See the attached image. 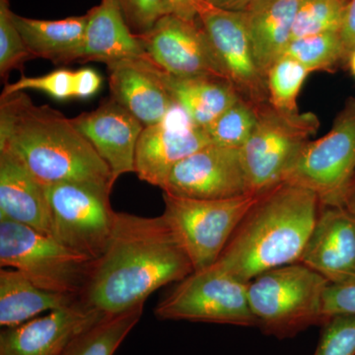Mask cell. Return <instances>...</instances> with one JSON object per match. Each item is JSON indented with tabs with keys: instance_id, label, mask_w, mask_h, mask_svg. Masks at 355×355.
Here are the masks:
<instances>
[{
	"instance_id": "obj_1",
	"label": "cell",
	"mask_w": 355,
	"mask_h": 355,
	"mask_svg": "<svg viewBox=\"0 0 355 355\" xmlns=\"http://www.w3.org/2000/svg\"><path fill=\"white\" fill-rule=\"evenodd\" d=\"M193 272L164 216L116 212L108 247L95 261L80 300L104 316L121 314L144 306L159 288Z\"/></svg>"
},
{
	"instance_id": "obj_2",
	"label": "cell",
	"mask_w": 355,
	"mask_h": 355,
	"mask_svg": "<svg viewBox=\"0 0 355 355\" xmlns=\"http://www.w3.org/2000/svg\"><path fill=\"white\" fill-rule=\"evenodd\" d=\"M0 150L15 156L40 182L79 183L111 193V168L71 119L25 92L0 96Z\"/></svg>"
},
{
	"instance_id": "obj_3",
	"label": "cell",
	"mask_w": 355,
	"mask_h": 355,
	"mask_svg": "<svg viewBox=\"0 0 355 355\" xmlns=\"http://www.w3.org/2000/svg\"><path fill=\"white\" fill-rule=\"evenodd\" d=\"M321 203L314 191L284 182L259 196L216 263L244 282L300 261Z\"/></svg>"
},
{
	"instance_id": "obj_4",
	"label": "cell",
	"mask_w": 355,
	"mask_h": 355,
	"mask_svg": "<svg viewBox=\"0 0 355 355\" xmlns=\"http://www.w3.org/2000/svg\"><path fill=\"white\" fill-rule=\"evenodd\" d=\"M329 284L300 261L261 273L248 282V300L256 327L282 340L323 324L324 293Z\"/></svg>"
},
{
	"instance_id": "obj_5",
	"label": "cell",
	"mask_w": 355,
	"mask_h": 355,
	"mask_svg": "<svg viewBox=\"0 0 355 355\" xmlns=\"http://www.w3.org/2000/svg\"><path fill=\"white\" fill-rule=\"evenodd\" d=\"M94 263L51 235L0 219V266L18 270L41 288L80 297Z\"/></svg>"
},
{
	"instance_id": "obj_6",
	"label": "cell",
	"mask_w": 355,
	"mask_h": 355,
	"mask_svg": "<svg viewBox=\"0 0 355 355\" xmlns=\"http://www.w3.org/2000/svg\"><path fill=\"white\" fill-rule=\"evenodd\" d=\"M257 121L241 151L250 191L260 196L286 181L320 121L312 113H287L256 104Z\"/></svg>"
},
{
	"instance_id": "obj_7",
	"label": "cell",
	"mask_w": 355,
	"mask_h": 355,
	"mask_svg": "<svg viewBox=\"0 0 355 355\" xmlns=\"http://www.w3.org/2000/svg\"><path fill=\"white\" fill-rule=\"evenodd\" d=\"M162 321L256 327L248 300V284L218 263L193 270L178 282L154 310Z\"/></svg>"
},
{
	"instance_id": "obj_8",
	"label": "cell",
	"mask_w": 355,
	"mask_h": 355,
	"mask_svg": "<svg viewBox=\"0 0 355 355\" xmlns=\"http://www.w3.org/2000/svg\"><path fill=\"white\" fill-rule=\"evenodd\" d=\"M163 198L165 209L162 216L190 258L193 270H200L218 261L259 196L198 200L163 191Z\"/></svg>"
},
{
	"instance_id": "obj_9",
	"label": "cell",
	"mask_w": 355,
	"mask_h": 355,
	"mask_svg": "<svg viewBox=\"0 0 355 355\" xmlns=\"http://www.w3.org/2000/svg\"><path fill=\"white\" fill-rule=\"evenodd\" d=\"M354 175L355 97H350L330 132L308 142L286 182L314 191L323 207H343Z\"/></svg>"
},
{
	"instance_id": "obj_10",
	"label": "cell",
	"mask_w": 355,
	"mask_h": 355,
	"mask_svg": "<svg viewBox=\"0 0 355 355\" xmlns=\"http://www.w3.org/2000/svg\"><path fill=\"white\" fill-rule=\"evenodd\" d=\"M110 193L85 184L48 186L51 236L90 260L101 258L111 240L116 219Z\"/></svg>"
},
{
	"instance_id": "obj_11",
	"label": "cell",
	"mask_w": 355,
	"mask_h": 355,
	"mask_svg": "<svg viewBox=\"0 0 355 355\" xmlns=\"http://www.w3.org/2000/svg\"><path fill=\"white\" fill-rule=\"evenodd\" d=\"M139 37L149 60L168 74L227 80L198 18L187 20L167 14Z\"/></svg>"
},
{
	"instance_id": "obj_12",
	"label": "cell",
	"mask_w": 355,
	"mask_h": 355,
	"mask_svg": "<svg viewBox=\"0 0 355 355\" xmlns=\"http://www.w3.org/2000/svg\"><path fill=\"white\" fill-rule=\"evenodd\" d=\"M198 19L229 83L248 101L268 102L266 79L254 58L246 13L218 8L205 0L198 7Z\"/></svg>"
},
{
	"instance_id": "obj_13",
	"label": "cell",
	"mask_w": 355,
	"mask_h": 355,
	"mask_svg": "<svg viewBox=\"0 0 355 355\" xmlns=\"http://www.w3.org/2000/svg\"><path fill=\"white\" fill-rule=\"evenodd\" d=\"M164 193L198 200H226L250 191L241 151L209 144L175 166L163 184Z\"/></svg>"
},
{
	"instance_id": "obj_14",
	"label": "cell",
	"mask_w": 355,
	"mask_h": 355,
	"mask_svg": "<svg viewBox=\"0 0 355 355\" xmlns=\"http://www.w3.org/2000/svg\"><path fill=\"white\" fill-rule=\"evenodd\" d=\"M79 299L0 333V355H60L89 328L104 318Z\"/></svg>"
},
{
	"instance_id": "obj_15",
	"label": "cell",
	"mask_w": 355,
	"mask_h": 355,
	"mask_svg": "<svg viewBox=\"0 0 355 355\" xmlns=\"http://www.w3.org/2000/svg\"><path fill=\"white\" fill-rule=\"evenodd\" d=\"M300 263L330 284L355 279V214L343 205H321Z\"/></svg>"
},
{
	"instance_id": "obj_16",
	"label": "cell",
	"mask_w": 355,
	"mask_h": 355,
	"mask_svg": "<svg viewBox=\"0 0 355 355\" xmlns=\"http://www.w3.org/2000/svg\"><path fill=\"white\" fill-rule=\"evenodd\" d=\"M111 168L114 179L135 173V150L146 125L111 97L94 111L71 119Z\"/></svg>"
},
{
	"instance_id": "obj_17",
	"label": "cell",
	"mask_w": 355,
	"mask_h": 355,
	"mask_svg": "<svg viewBox=\"0 0 355 355\" xmlns=\"http://www.w3.org/2000/svg\"><path fill=\"white\" fill-rule=\"evenodd\" d=\"M111 98L146 127L167 120L177 108L162 78V69L147 58H130L107 65Z\"/></svg>"
},
{
	"instance_id": "obj_18",
	"label": "cell",
	"mask_w": 355,
	"mask_h": 355,
	"mask_svg": "<svg viewBox=\"0 0 355 355\" xmlns=\"http://www.w3.org/2000/svg\"><path fill=\"white\" fill-rule=\"evenodd\" d=\"M166 121L144 128L135 150V174L141 181L159 188L178 163L212 144L207 132L191 121L171 125Z\"/></svg>"
},
{
	"instance_id": "obj_19",
	"label": "cell",
	"mask_w": 355,
	"mask_h": 355,
	"mask_svg": "<svg viewBox=\"0 0 355 355\" xmlns=\"http://www.w3.org/2000/svg\"><path fill=\"white\" fill-rule=\"evenodd\" d=\"M0 219L51 235L48 186L12 154L0 150Z\"/></svg>"
},
{
	"instance_id": "obj_20",
	"label": "cell",
	"mask_w": 355,
	"mask_h": 355,
	"mask_svg": "<svg viewBox=\"0 0 355 355\" xmlns=\"http://www.w3.org/2000/svg\"><path fill=\"white\" fill-rule=\"evenodd\" d=\"M87 14L79 62H98L108 65L130 58H148L139 35L128 25L116 0H101L99 6Z\"/></svg>"
},
{
	"instance_id": "obj_21",
	"label": "cell",
	"mask_w": 355,
	"mask_h": 355,
	"mask_svg": "<svg viewBox=\"0 0 355 355\" xmlns=\"http://www.w3.org/2000/svg\"><path fill=\"white\" fill-rule=\"evenodd\" d=\"M14 22L33 58L69 64L80 60L88 14L60 20H40L13 14Z\"/></svg>"
},
{
	"instance_id": "obj_22",
	"label": "cell",
	"mask_w": 355,
	"mask_h": 355,
	"mask_svg": "<svg viewBox=\"0 0 355 355\" xmlns=\"http://www.w3.org/2000/svg\"><path fill=\"white\" fill-rule=\"evenodd\" d=\"M301 0H263L246 13L257 64L266 72L286 53Z\"/></svg>"
},
{
	"instance_id": "obj_23",
	"label": "cell",
	"mask_w": 355,
	"mask_h": 355,
	"mask_svg": "<svg viewBox=\"0 0 355 355\" xmlns=\"http://www.w3.org/2000/svg\"><path fill=\"white\" fill-rule=\"evenodd\" d=\"M162 78L178 108L196 127L209 128L242 97L232 84L214 77H177L162 70Z\"/></svg>"
},
{
	"instance_id": "obj_24",
	"label": "cell",
	"mask_w": 355,
	"mask_h": 355,
	"mask_svg": "<svg viewBox=\"0 0 355 355\" xmlns=\"http://www.w3.org/2000/svg\"><path fill=\"white\" fill-rule=\"evenodd\" d=\"M80 297L46 291L13 268L0 270V326L11 328L76 303Z\"/></svg>"
},
{
	"instance_id": "obj_25",
	"label": "cell",
	"mask_w": 355,
	"mask_h": 355,
	"mask_svg": "<svg viewBox=\"0 0 355 355\" xmlns=\"http://www.w3.org/2000/svg\"><path fill=\"white\" fill-rule=\"evenodd\" d=\"M144 306L121 314L105 316L77 336L60 355H114L139 324Z\"/></svg>"
},
{
	"instance_id": "obj_26",
	"label": "cell",
	"mask_w": 355,
	"mask_h": 355,
	"mask_svg": "<svg viewBox=\"0 0 355 355\" xmlns=\"http://www.w3.org/2000/svg\"><path fill=\"white\" fill-rule=\"evenodd\" d=\"M309 73L297 60L282 55L266 72L270 104L280 111L297 113L299 93Z\"/></svg>"
},
{
	"instance_id": "obj_27",
	"label": "cell",
	"mask_w": 355,
	"mask_h": 355,
	"mask_svg": "<svg viewBox=\"0 0 355 355\" xmlns=\"http://www.w3.org/2000/svg\"><path fill=\"white\" fill-rule=\"evenodd\" d=\"M284 55L297 60L310 72L331 69L347 62L338 31L292 40Z\"/></svg>"
},
{
	"instance_id": "obj_28",
	"label": "cell",
	"mask_w": 355,
	"mask_h": 355,
	"mask_svg": "<svg viewBox=\"0 0 355 355\" xmlns=\"http://www.w3.org/2000/svg\"><path fill=\"white\" fill-rule=\"evenodd\" d=\"M256 121V104L241 97L205 130L212 144L241 149L251 137Z\"/></svg>"
},
{
	"instance_id": "obj_29",
	"label": "cell",
	"mask_w": 355,
	"mask_h": 355,
	"mask_svg": "<svg viewBox=\"0 0 355 355\" xmlns=\"http://www.w3.org/2000/svg\"><path fill=\"white\" fill-rule=\"evenodd\" d=\"M349 0H301L292 40L338 31Z\"/></svg>"
},
{
	"instance_id": "obj_30",
	"label": "cell",
	"mask_w": 355,
	"mask_h": 355,
	"mask_svg": "<svg viewBox=\"0 0 355 355\" xmlns=\"http://www.w3.org/2000/svg\"><path fill=\"white\" fill-rule=\"evenodd\" d=\"M9 0H0V76L7 79L14 69L22 70L32 53L23 41L13 19Z\"/></svg>"
},
{
	"instance_id": "obj_31",
	"label": "cell",
	"mask_w": 355,
	"mask_h": 355,
	"mask_svg": "<svg viewBox=\"0 0 355 355\" xmlns=\"http://www.w3.org/2000/svg\"><path fill=\"white\" fill-rule=\"evenodd\" d=\"M25 90H38L55 99L65 101L74 99L76 91V71L69 69H58L42 76H22L16 83H6L1 96L24 92Z\"/></svg>"
},
{
	"instance_id": "obj_32",
	"label": "cell",
	"mask_w": 355,
	"mask_h": 355,
	"mask_svg": "<svg viewBox=\"0 0 355 355\" xmlns=\"http://www.w3.org/2000/svg\"><path fill=\"white\" fill-rule=\"evenodd\" d=\"M322 326L314 355H355V315H335Z\"/></svg>"
},
{
	"instance_id": "obj_33",
	"label": "cell",
	"mask_w": 355,
	"mask_h": 355,
	"mask_svg": "<svg viewBox=\"0 0 355 355\" xmlns=\"http://www.w3.org/2000/svg\"><path fill=\"white\" fill-rule=\"evenodd\" d=\"M132 31L141 35L166 15L164 0H116Z\"/></svg>"
},
{
	"instance_id": "obj_34",
	"label": "cell",
	"mask_w": 355,
	"mask_h": 355,
	"mask_svg": "<svg viewBox=\"0 0 355 355\" xmlns=\"http://www.w3.org/2000/svg\"><path fill=\"white\" fill-rule=\"evenodd\" d=\"M324 320L335 315H355V279L329 284L324 293Z\"/></svg>"
},
{
	"instance_id": "obj_35",
	"label": "cell",
	"mask_w": 355,
	"mask_h": 355,
	"mask_svg": "<svg viewBox=\"0 0 355 355\" xmlns=\"http://www.w3.org/2000/svg\"><path fill=\"white\" fill-rule=\"evenodd\" d=\"M102 78L97 71L92 69L76 70V91L74 99H87L99 91Z\"/></svg>"
},
{
	"instance_id": "obj_36",
	"label": "cell",
	"mask_w": 355,
	"mask_h": 355,
	"mask_svg": "<svg viewBox=\"0 0 355 355\" xmlns=\"http://www.w3.org/2000/svg\"><path fill=\"white\" fill-rule=\"evenodd\" d=\"M338 33L343 42L347 62L349 55L355 50V0H349V3L347 4Z\"/></svg>"
},
{
	"instance_id": "obj_37",
	"label": "cell",
	"mask_w": 355,
	"mask_h": 355,
	"mask_svg": "<svg viewBox=\"0 0 355 355\" xmlns=\"http://www.w3.org/2000/svg\"><path fill=\"white\" fill-rule=\"evenodd\" d=\"M205 0H164L165 13L187 20L198 18V7Z\"/></svg>"
},
{
	"instance_id": "obj_38",
	"label": "cell",
	"mask_w": 355,
	"mask_h": 355,
	"mask_svg": "<svg viewBox=\"0 0 355 355\" xmlns=\"http://www.w3.org/2000/svg\"><path fill=\"white\" fill-rule=\"evenodd\" d=\"M211 6L236 12H248L263 0H207Z\"/></svg>"
},
{
	"instance_id": "obj_39",
	"label": "cell",
	"mask_w": 355,
	"mask_h": 355,
	"mask_svg": "<svg viewBox=\"0 0 355 355\" xmlns=\"http://www.w3.org/2000/svg\"><path fill=\"white\" fill-rule=\"evenodd\" d=\"M343 207L355 214V175L347 189V195L343 200Z\"/></svg>"
},
{
	"instance_id": "obj_40",
	"label": "cell",
	"mask_w": 355,
	"mask_h": 355,
	"mask_svg": "<svg viewBox=\"0 0 355 355\" xmlns=\"http://www.w3.org/2000/svg\"><path fill=\"white\" fill-rule=\"evenodd\" d=\"M347 62H349V67L352 76L355 77V50L352 51V55H349Z\"/></svg>"
}]
</instances>
